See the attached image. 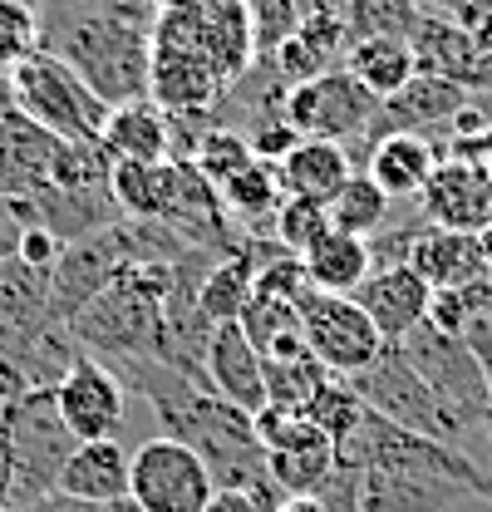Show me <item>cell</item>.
<instances>
[{"label":"cell","mask_w":492,"mask_h":512,"mask_svg":"<svg viewBox=\"0 0 492 512\" xmlns=\"http://www.w3.org/2000/svg\"><path fill=\"white\" fill-rule=\"evenodd\" d=\"M25 512H138L128 498L123 503H84V498H64V493H50V498H40L35 508Z\"/></svg>","instance_id":"cell-36"},{"label":"cell","mask_w":492,"mask_h":512,"mask_svg":"<svg viewBox=\"0 0 492 512\" xmlns=\"http://www.w3.org/2000/svg\"><path fill=\"white\" fill-rule=\"evenodd\" d=\"M15 5H25V10H35V15L45 10V0H15Z\"/></svg>","instance_id":"cell-43"},{"label":"cell","mask_w":492,"mask_h":512,"mask_svg":"<svg viewBox=\"0 0 492 512\" xmlns=\"http://www.w3.org/2000/svg\"><path fill=\"white\" fill-rule=\"evenodd\" d=\"M345 25H350V40H369V35L409 40V30L419 25V0H350Z\"/></svg>","instance_id":"cell-31"},{"label":"cell","mask_w":492,"mask_h":512,"mask_svg":"<svg viewBox=\"0 0 492 512\" xmlns=\"http://www.w3.org/2000/svg\"><path fill=\"white\" fill-rule=\"evenodd\" d=\"M325 207H330V227H335V232H350V237H365V242L389 222V212H394V202L374 188V178L360 173V168L340 183V192H335Z\"/></svg>","instance_id":"cell-27"},{"label":"cell","mask_w":492,"mask_h":512,"mask_svg":"<svg viewBox=\"0 0 492 512\" xmlns=\"http://www.w3.org/2000/svg\"><path fill=\"white\" fill-rule=\"evenodd\" d=\"M217 197H222V212L227 217H237L246 232H256V227H271L276 222V207H281L286 192L276 183V168L271 163H251L246 173L227 178L217 188Z\"/></svg>","instance_id":"cell-25"},{"label":"cell","mask_w":492,"mask_h":512,"mask_svg":"<svg viewBox=\"0 0 492 512\" xmlns=\"http://www.w3.org/2000/svg\"><path fill=\"white\" fill-rule=\"evenodd\" d=\"M301 414H306L330 444H345V439L360 429V419H365V399H360V389L345 380V375H325V380L315 384V394L306 399Z\"/></svg>","instance_id":"cell-28"},{"label":"cell","mask_w":492,"mask_h":512,"mask_svg":"<svg viewBox=\"0 0 492 512\" xmlns=\"http://www.w3.org/2000/svg\"><path fill=\"white\" fill-rule=\"evenodd\" d=\"M438 148L429 133H384L374 148L365 153V168L374 178V188L384 192L389 202H419L429 178L438 173Z\"/></svg>","instance_id":"cell-14"},{"label":"cell","mask_w":492,"mask_h":512,"mask_svg":"<svg viewBox=\"0 0 492 512\" xmlns=\"http://www.w3.org/2000/svg\"><path fill=\"white\" fill-rule=\"evenodd\" d=\"M84 5H94V0H45V10H40V25L50 30V25L69 20V15H74V10H84Z\"/></svg>","instance_id":"cell-39"},{"label":"cell","mask_w":492,"mask_h":512,"mask_svg":"<svg viewBox=\"0 0 492 512\" xmlns=\"http://www.w3.org/2000/svg\"><path fill=\"white\" fill-rule=\"evenodd\" d=\"M192 163L202 168V178H207L212 188H222L227 178H237V173H246V168H251V163H261V158H256V148L246 143V133H237V128H222V124H212L207 133H202V143H197Z\"/></svg>","instance_id":"cell-29"},{"label":"cell","mask_w":492,"mask_h":512,"mask_svg":"<svg viewBox=\"0 0 492 512\" xmlns=\"http://www.w3.org/2000/svg\"><path fill=\"white\" fill-rule=\"evenodd\" d=\"M301 271H306L310 291H325V296H355L360 281L374 271L369 261L365 237H350V232H325L315 247L301 252Z\"/></svg>","instance_id":"cell-23"},{"label":"cell","mask_w":492,"mask_h":512,"mask_svg":"<svg viewBox=\"0 0 492 512\" xmlns=\"http://www.w3.org/2000/svg\"><path fill=\"white\" fill-rule=\"evenodd\" d=\"M266 468L286 498H315L325 488V478L335 473V444L315 439V444L296 448H266Z\"/></svg>","instance_id":"cell-26"},{"label":"cell","mask_w":492,"mask_h":512,"mask_svg":"<svg viewBox=\"0 0 492 512\" xmlns=\"http://www.w3.org/2000/svg\"><path fill=\"white\" fill-rule=\"evenodd\" d=\"M64 498L84 503H123L128 498V448L119 439H79L60 468Z\"/></svg>","instance_id":"cell-18"},{"label":"cell","mask_w":492,"mask_h":512,"mask_svg":"<svg viewBox=\"0 0 492 512\" xmlns=\"http://www.w3.org/2000/svg\"><path fill=\"white\" fill-rule=\"evenodd\" d=\"M0 424H5L10 458H15L10 512H25L60 488V468L79 439L64 429L60 409H55V389H25V394H15L10 404H0Z\"/></svg>","instance_id":"cell-4"},{"label":"cell","mask_w":492,"mask_h":512,"mask_svg":"<svg viewBox=\"0 0 492 512\" xmlns=\"http://www.w3.org/2000/svg\"><path fill=\"white\" fill-rule=\"evenodd\" d=\"M399 355L414 365V375L429 384L433 394L458 409L468 424L488 429V399H492V375L483 370V360L448 330H438L433 320H424L419 330H409L399 340Z\"/></svg>","instance_id":"cell-6"},{"label":"cell","mask_w":492,"mask_h":512,"mask_svg":"<svg viewBox=\"0 0 492 512\" xmlns=\"http://www.w3.org/2000/svg\"><path fill=\"white\" fill-rule=\"evenodd\" d=\"M55 409L74 439H119L133 424V394L123 380L94 355H79L64 380L55 384Z\"/></svg>","instance_id":"cell-9"},{"label":"cell","mask_w":492,"mask_h":512,"mask_svg":"<svg viewBox=\"0 0 492 512\" xmlns=\"http://www.w3.org/2000/svg\"><path fill=\"white\" fill-rule=\"evenodd\" d=\"M301 335L306 350L330 370L355 380L360 370H369L384 350V335L374 330V320L365 316V306L355 296H325V291H306L301 296Z\"/></svg>","instance_id":"cell-8"},{"label":"cell","mask_w":492,"mask_h":512,"mask_svg":"<svg viewBox=\"0 0 492 512\" xmlns=\"http://www.w3.org/2000/svg\"><path fill=\"white\" fill-rule=\"evenodd\" d=\"M202 384L212 394H222L227 404L246 409V414H261L266 409V370H261L256 345L246 340L242 320L212 325L207 350H202Z\"/></svg>","instance_id":"cell-12"},{"label":"cell","mask_w":492,"mask_h":512,"mask_svg":"<svg viewBox=\"0 0 492 512\" xmlns=\"http://www.w3.org/2000/svg\"><path fill=\"white\" fill-rule=\"evenodd\" d=\"M379 109V99L360 89L345 69H330L320 79H306V84H291L286 89V124L296 128L301 138H330V143H350L360 138Z\"/></svg>","instance_id":"cell-10"},{"label":"cell","mask_w":492,"mask_h":512,"mask_svg":"<svg viewBox=\"0 0 492 512\" xmlns=\"http://www.w3.org/2000/svg\"><path fill=\"white\" fill-rule=\"evenodd\" d=\"M212 473L187 444L153 434L128 453V503L138 512H207Z\"/></svg>","instance_id":"cell-7"},{"label":"cell","mask_w":492,"mask_h":512,"mask_svg":"<svg viewBox=\"0 0 492 512\" xmlns=\"http://www.w3.org/2000/svg\"><path fill=\"white\" fill-rule=\"evenodd\" d=\"M355 301L365 306V316L374 320V330L384 335V345H399L409 330H419L429 320L433 286L404 261V266H379L369 271L355 291Z\"/></svg>","instance_id":"cell-13"},{"label":"cell","mask_w":492,"mask_h":512,"mask_svg":"<svg viewBox=\"0 0 492 512\" xmlns=\"http://www.w3.org/2000/svg\"><path fill=\"white\" fill-rule=\"evenodd\" d=\"M10 104L35 119L45 133H55L64 143H94L104 133L109 104L50 50H35L30 60H20L10 74Z\"/></svg>","instance_id":"cell-5"},{"label":"cell","mask_w":492,"mask_h":512,"mask_svg":"<svg viewBox=\"0 0 492 512\" xmlns=\"http://www.w3.org/2000/svg\"><path fill=\"white\" fill-rule=\"evenodd\" d=\"M153 25H158V10H148L138 0H114V5L94 0L45 30V50L60 55L114 109L128 99H148Z\"/></svg>","instance_id":"cell-1"},{"label":"cell","mask_w":492,"mask_h":512,"mask_svg":"<svg viewBox=\"0 0 492 512\" xmlns=\"http://www.w3.org/2000/svg\"><path fill=\"white\" fill-rule=\"evenodd\" d=\"M271 168L286 197H320V202H330L340 183L355 173L345 143H330V138H296L291 153H281Z\"/></svg>","instance_id":"cell-20"},{"label":"cell","mask_w":492,"mask_h":512,"mask_svg":"<svg viewBox=\"0 0 492 512\" xmlns=\"http://www.w3.org/2000/svg\"><path fill=\"white\" fill-rule=\"evenodd\" d=\"M138 5H148V10H168L173 0H138Z\"/></svg>","instance_id":"cell-42"},{"label":"cell","mask_w":492,"mask_h":512,"mask_svg":"<svg viewBox=\"0 0 492 512\" xmlns=\"http://www.w3.org/2000/svg\"><path fill=\"white\" fill-rule=\"evenodd\" d=\"M458 5H463V0H419V10H448V15H453Z\"/></svg>","instance_id":"cell-41"},{"label":"cell","mask_w":492,"mask_h":512,"mask_svg":"<svg viewBox=\"0 0 492 512\" xmlns=\"http://www.w3.org/2000/svg\"><path fill=\"white\" fill-rule=\"evenodd\" d=\"M60 237L50 232V227H25L20 232V247H15V256L25 261V266H40V271H50L55 266V256H60Z\"/></svg>","instance_id":"cell-35"},{"label":"cell","mask_w":492,"mask_h":512,"mask_svg":"<svg viewBox=\"0 0 492 512\" xmlns=\"http://www.w3.org/2000/svg\"><path fill=\"white\" fill-rule=\"evenodd\" d=\"M409 266L429 281L433 291L468 286V281H483V276H492L483 237H473V232H453V227H433V222H429V232L414 242Z\"/></svg>","instance_id":"cell-19"},{"label":"cell","mask_w":492,"mask_h":512,"mask_svg":"<svg viewBox=\"0 0 492 512\" xmlns=\"http://www.w3.org/2000/svg\"><path fill=\"white\" fill-rule=\"evenodd\" d=\"M458 109H468V89L453 84V79H443V74H424V69H419L394 99H384V104L374 109L369 124H384V133H424V128L453 124ZM384 133H379V138H384ZM379 138H374V143H379Z\"/></svg>","instance_id":"cell-16"},{"label":"cell","mask_w":492,"mask_h":512,"mask_svg":"<svg viewBox=\"0 0 492 512\" xmlns=\"http://www.w3.org/2000/svg\"><path fill=\"white\" fill-rule=\"evenodd\" d=\"M35 50H45V25L35 10L0 0V74H10L20 60H30Z\"/></svg>","instance_id":"cell-33"},{"label":"cell","mask_w":492,"mask_h":512,"mask_svg":"<svg viewBox=\"0 0 492 512\" xmlns=\"http://www.w3.org/2000/svg\"><path fill=\"white\" fill-rule=\"evenodd\" d=\"M340 69L384 104V99H394L419 74V60H414V45L409 40H399V35H369V40H350Z\"/></svg>","instance_id":"cell-22"},{"label":"cell","mask_w":492,"mask_h":512,"mask_svg":"<svg viewBox=\"0 0 492 512\" xmlns=\"http://www.w3.org/2000/svg\"><path fill=\"white\" fill-rule=\"evenodd\" d=\"M276 242L291 256H301L306 247H315L325 232H330V207L320 197H281L276 207V222H271Z\"/></svg>","instance_id":"cell-30"},{"label":"cell","mask_w":492,"mask_h":512,"mask_svg":"<svg viewBox=\"0 0 492 512\" xmlns=\"http://www.w3.org/2000/svg\"><path fill=\"white\" fill-rule=\"evenodd\" d=\"M246 30H251V60H271L301 30V10L296 0H246Z\"/></svg>","instance_id":"cell-32"},{"label":"cell","mask_w":492,"mask_h":512,"mask_svg":"<svg viewBox=\"0 0 492 512\" xmlns=\"http://www.w3.org/2000/svg\"><path fill=\"white\" fill-rule=\"evenodd\" d=\"M256 291V256L251 247L237 252H222L212 261V271L202 276V291H197V311L207 325H227V320H242L246 301Z\"/></svg>","instance_id":"cell-24"},{"label":"cell","mask_w":492,"mask_h":512,"mask_svg":"<svg viewBox=\"0 0 492 512\" xmlns=\"http://www.w3.org/2000/svg\"><path fill=\"white\" fill-rule=\"evenodd\" d=\"M207 512H266V508H261V503H251L246 493H222V488H217V493H212V503H207Z\"/></svg>","instance_id":"cell-38"},{"label":"cell","mask_w":492,"mask_h":512,"mask_svg":"<svg viewBox=\"0 0 492 512\" xmlns=\"http://www.w3.org/2000/svg\"><path fill=\"white\" fill-rule=\"evenodd\" d=\"M25 389H30V384H25V375H20V370L0 355V404H10V399H15V394H25Z\"/></svg>","instance_id":"cell-40"},{"label":"cell","mask_w":492,"mask_h":512,"mask_svg":"<svg viewBox=\"0 0 492 512\" xmlns=\"http://www.w3.org/2000/svg\"><path fill=\"white\" fill-rule=\"evenodd\" d=\"M10 483H15V458H10V439L0 424V512H10Z\"/></svg>","instance_id":"cell-37"},{"label":"cell","mask_w":492,"mask_h":512,"mask_svg":"<svg viewBox=\"0 0 492 512\" xmlns=\"http://www.w3.org/2000/svg\"><path fill=\"white\" fill-rule=\"evenodd\" d=\"M99 5H114V0H99Z\"/></svg>","instance_id":"cell-44"},{"label":"cell","mask_w":492,"mask_h":512,"mask_svg":"<svg viewBox=\"0 0 492 512\" xmlns=\"http://www.w3.org/2000/svg\"><path fill=\"white\" fill-rule=\"evenodd\" d=\"M119 222L94 232V237H79V242H64L60 247L55 266H50V320L55 325H69L128 266V247H123Z\"/></svg>","instance_id":"cell-11"},{"label":"cell","mask_w":492,"mask_h":512,"mask_svg":"<svg viewBox=\"0 0 492 512\" xmlns=\"http://www.w3.org/2000/svg\"><path fill=\"white\" fill-rule=\"evenodd\" d=\"M64 330L94 360H163V365H173L168 266H123Z\"/></svg>","instance_id":"cell-2"},{"label":"cell","mask_w":492,"mask_h":512,"mask_svg":"<svg viewBox=\"0 0 492 512\" xmlns=\"http://www.w3.org/2000/svg\"><path fill=\"white\" fill-rule=\"evenodd\" d=\"M433 227H453V232H473L478 222H488L492 212V178L478 163H438V173L424 188V207Z\"/></svg>","instance_id":"cell-17"},{"label":"cell","mask_w":492,"mask_h":512,"mask_svg":"<svg viewBox=\"0 0 492 512\" xmlns=\"http://www.w3.org/2000/svg\"><path fill=\"white\" fill-rule=\"evenodd\" d=\"M60 143L64 138L45 133L5 99L0 104V197H30L50 178V158Z\"/></svg>","instance_id":"cell-15"},{"label":"cell","mask_w":492,"mask_h":512,"mask_svg":"<svg viewBox=\"0 0 492 512\" xmlns=\"http://www.w3.org/2000/svg\"><path fill=\"white\" fill-rule=\"evenodd\" d=\"M25 227H35V207L25 197H0V256H15Z\"/></svg>","instance_id":"cell-34"},{"label":"cell","mask_w":492,"mask_h":512,"mask_svg":"<svg viewBox=\"0 0 492 512\" xmlns=\"http://www.w3.org/2000/svg\"><path fill=\"white\" fill-rule=\"evenodd\" d=\"M99 143L114 153V163H163L168 158V114L153 99H128L114 104Z\"/></svg>","instance_id":"cell-21"},{"label":"cell","mask_w":492,"mask_h":512,"mask_svg":"<svg viewBox=\"0 0 492 512\" xmlns=\"http://www.w3.org/2000/svg\"><path fill=\"white\" fill-rule=\"evenodd\" d=\"M350 384L360 389L369 414H379V419H389V424H399V429H414V434H424V439H438V444L458 448V453L478 458L483 468H492L488 458H483V448H478V439H483L488 429H483V424H468L458 409H448L429 384L414 375V365L399 355V345H384L379 360H374L369 370H360Z\"/></svg>","instance_id":"cell-3"}]
</instances>
